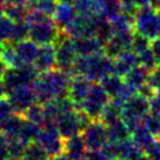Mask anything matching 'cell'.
<instances>
[{
	"label": "cell",
	"instance_id": "34",
	"mask_svg": "<svg viewBox=\"0 0 160 160\" xmlns=\"http://www.w3.org/2000/svg\"><path fill=\"white\" fill-rule=\"evenodd\" d=\"M27 144L20 138H11L8 139V150H10L11 160H19L25 154Z\"/></svg>",
	"mask_w": 160,
	"mask_h": 160
},
{
	"label": "cell",
	"instance_id": "16",
	"mask_svg": "<svg viewBox=\"0 0 160 160\" xmlns=\"http://www.w3.org/2000/svg\"><path fill=\"white\" fill-rule=\"evenodd\" d=\"M13 44L18 59V67L24 65H33L39 51V45H37L30 38Z\"/></svg>",
	"mask_w": 160,
	"mask_h": 160
},
{
	"label": "cell",
	"instance_id": "25",
	"mask_svg": "<svg viewBox=\"0 0 160 160\" xmlns=\"http://www.w3.org/2000/svg\"><path fill=\"white\" fill-rule=\"evenodd\" d=\"M122 107H124V102L117 99H111L102 111L100 119L102 120L106 125H108L115 120L121 119L122 118Z\"/></svg>",
	"mask_w": 160,
	"mask_h": 160
},
{
	"label": "cell",
	"instance_id": "21",
	"mask_svg": "<svg viewBox=\"0 0 160 160\" xmlns=\"http://www.w3.org/2000/svg\"><path fill=\"white\" fill-rule=\"evenodd\" d=\"M148 75H150V71L146 70L141 65H137L124 77V79L134 90L139 91L141 87H144L147 84Z\"/></svg>",
	"mask_w": 160,
	"mask_h": 160
},
{
	"label": "cell",
	"instance_id": "29",
	"mask_svg": "<svg viewBox=\"0 0 160 160\" xmlns=\"http://www.w3.org/2000/svg\"><path fill=\"white\" fill-rule=\"evenodd\" d=\"M22 158H25L26 160H50V155L39 142L33 141L27 145Z\"/></svg>",
	"mask_w": 160,
	"mask_h": 160
},
{
	"label": "cell",
	"instance_id": "24",
	"mask_svg": "<svg viewBox=\"0 0 160 160\" xmlns=\"http://www.w3.org/2000/svg\"><path fill=\"white\" fill-rule=\"evenodd\" d=\"M107 126V134H108V141L113 142H120L122 140L130 138L131 132L128 127L126 126L125 121L122 118L119 120H115L113 122L108 124Z\"/></svg>",
	"mask_w": 160,
	"mask_h": 160
},
{
	"label": "cell",
	"instance_id": "49",
	"mask_svg": "<svg viewBox=\"0 0 160 160\" xmlns=\"http://www.w3.org/2000/svg\"><path fill=\"white\" fill-rule=\"evenodd\" d=\"M6 5H27L26 0H4Z\"/></svg>",
	"mask_w": 160,
	"mask_h": 160
},
{
	"label": "cell",
	"instance_id": "15",
	"mask_svg": "<svg viewBox=\"0 0 160 160\" xmlns=\"http://www.w3.org/2000/svg\"><path fill=\"white\" fill-rule=\"evenodd\" d=\"M33 66L38 70L39 73L48 72L57 68V53H55L54 44L39 46V51L33 62Z\"/></svg>",
	"mask_w": 160,
	"mask_h": 160
},
{
	"label": "cell",
	"instance_id": "31",
	"mask_svg": "<svg viewBox=\"0 0 160 160\" xmlns=\"http://www.w3.org/2000/svg\"><path fill=\"white\" fill-rule=\"evenodd\" d=\"M30 27L31 25L28 24L27 20L14 22L13 28H12V33H11L10 42H18V41L27 39L30 35Z\"/></svg>",
	"mask_w": 160,
	"mask_h": 160
},
{
	"label": "cell",
	"instance_id": "52",
	"mask_svg": "<svg viewBox=\"0 0 160 160\" xmlns=\"http://www.w3.org/2000/svg\"><path fill=\"white\" fill-rule=\"evenodd\" d=\"M152 6H154L157 10L160 11V0H154V2H153V5Z\"/></svg>",
	"mask_w": 160,
	"mask_h": 160
},
{
	"label": "cell",
	"instance_id": "42",
	"mask_svg": "<svg viewBox=\"0 0 160 160\" xmlns=\"http://www.w3.org/2000/svg\"><path fill=\"white\" fill-rule=\"evenodd\" d=\"M0 160H11L8 150V138L0 132Z\"/></svg>",
	"mask_w": 160,
	"mask_h": 160
},
{
	"label": "cell",
	"instance_id": "38",
	"mask_svg": "<svg viewBox=\"0 0 160 160\" xmlns=\"http://www.w3.org/2000/svg\"><path fill=\"white\" fill-rule=\"evenodd\" d=\"M13 25H14V21H12L6 15L0 17V42L1 44L10 41Z\"/></svg>",
	"mask_w": 160,
	"mask_h": 160
},
{
	"label": "cell",
	"instance_id": "35",
	"mask_svg": "<svg viewBox=\"0 0 160 160\" xmlns=\"http://www.w3.org/2000/svg\"><path fill=\"white\" fill-rule=\"evenodd\" d=\"M57 6H58V0H35L28 7L37 8L38 11L42 12L44 14L53 17L55 10H57Z\"/></svg>",
	"mask_w": 160,
	"mask_h": 160
},
{
	"label": "cell",
	"instance_id": "22",
	"mask_svg": "<svg viewBox=\"0 0 160 160\" xmlns=\"http://www.w3.org/2000/svg\"><path fill=\"white\" fill-rule=\"evenodd\" d=\"M100 85L104 87V90L107 92V94L112 98H117L120 94V92L122 91L125 86V79L124 77H120L117 73H111L106 75L105 78L99 81Z\"/></svg>",
	"mask_w": 160,
	"mask_h": 160
},
{
	"label": "cell",
	"instance_id": "40",
	"mask_svg": "<svg viewBox=\"0 0 160 160\" xmlns=\"http://www.w3.org/2000/svg\"><path fill=\"white\" fill-rule=\"evenodd\" d=\"M15 113L13 107L11 105L10 100L6 98H1L0 99V120L5 121L6 119H8L11 115Z\"/></svg>",
	"mask_w": 160,
	"mask_h": 160
},
{
	"label": "cell",
	"instance_id": "17",
	"mask_svg": "<svg viewBox=\"0 0 160 160\" xmlns=\"http://www.w3.org/2000/svg\"><path fill=\"white\" fill-rule=\"evenodd\" d=\"M77 10L74 5L72 2H61L58 1V6L53 14V19L57 22V25L59 26V28L62 32L73 22L77 18Z\"/></svg>",
	"mask_w": 160,
	"mask_h": 160
},
{
	"label": "cell",
	"instance_id": "51",
	"mask_svg": "<svg viewBox=\"0 0 160 160\" xmlns=\"http://www.w3.org/2000/svg\"><path fill=\"white\" fill-rule=\"evenodd\" d=\"M5 1L4 0H0V17H2V15H5Z\"/></svg>",
	"mask_w": 160,
	"mask_h": 160
},
{
	"label": "cell",
	"instance_id": "10",
	"mask_svg": "<svg viewBox=\"0 0 160 160\" xmlns=\"http://www.w3.org/2000/svg\"><path fill=\"white\" fill-rule=\"evenodd\" d=\"M35 141L45 148L50 158L65 153V138L59 133L55 124L42 126Z\"/></svg>",
	"mask_w": 160,
	"mask_h": 160
},
{
	"label": "cell",
	"instance_id": "55",
	"mask_svg": "<svg viewBox=\"0 0 160 160\" xmlns=\"http://www.w3.org/2000/svg\"><path fill=\"white\" fill-rule=\"evenodd\" d=\"M58 1H61V2H73L74 0H58Z\"/></svg>",
	"mask_w": 160,
	"mask_h": 160
},
{
	"label": "cell",
	"instance_id": "14",
	"mask_svg": "<svg viewBox=\"0 0 160 160\" xmlns=\"http://www.w3.org/2000/svg\"><path fill=\"white\" fill-rule=\"evenodd\" d=\"M135 31L131 32H114L107 44L104 47L105 53L108 57L114 59L117 55H119L121 52L130 50L132 46V40Z\"/></svg>",
	"mask_w": 160,
	"mask_h": 160
},
{
	"label": "cell",
	"instance_id": "54",
	"mask_svg": "<svg viewBox=\"0 0 160 160\" xmlns=\"http://www.w3.org/2000/svg\"><path fill=\"white\" fill-rule=\"evenodd\" d=\"M35 0H26V2H27V5L30 6V5H32V4H33V2H34Z\"/></svg>",
	"mask_w": 160,
	"mask_h": 160
},
{
	"label": "cell",
	"instance_id": "30",
	"mask_svg": "<svg viewBox=\"0 0 160 160\" xmlns=\"http://www.w3.org/2000/svg\"><path fill=\"white\" fill-rule=\"evenodd\" d=\"M72 4L79 15L91 17L98 14V0H74Z\"/></svg>",
	"mask_w": 160,
	"mask_h": 160
},
{
	"label": "cell",
	"instance_id": "36",
	"mask_svg": "<svg viewBox=\"0 0 160 160\" xmlns=\"http://www.w3.org/2000/svg\"><path fill=\"white\" fill-rule=\"evenodd\" d=\"M150 47H151V39L146 38L145 35L134 32L131 50L134 51L137 54H140V53H142L144 51L148 50Z\"/></svg>",
	"mask_w": 160,
	"mask_h": 160
},
{
	"label": "cell",
	"instance_id": "18",
	"mask_svg": "<svg viewBox=\"0 0 160 160\" xmlns=\"http://www.w3.org/2000/svg\"><path fill=\"white\" fill-rule=\"evenodd\" d=\"M114 71L120 77H125L134 66L139 65V57L133 50H126L117 55L114 59Z\"/></svg>",
	"mask_w": 160,
	"mask_h": 160
},
{
	"label": "cell",
	"instance_id": "59",
	"mask_svg": "<svg viewBox=\"0 0 160 160\" xmlns=\"http://www.w3.org/2000/svg\"><path fill=\"white\" fill-rule=\"evenodd\" d=\"M159 137H160V135H159Z\"/></svg>",
	"mask_w": 160,
	"mask_h": 160
},
{
	"label": "cell",
	"instance_id": "32",
	"mask_svg": "<svg viewBox=\"0 0 160 160\" xmlns=\"http://www.w3.org/2000/svg\"><path fill=\"white\" fill-rule=\"evenodd\" d=\"M22 115L26 119L31 120V121L35 122L37 125H39L40 127L45 122V110H44V105L40 102H35L34 105H32Z\"/></svg>",
	"mask_w": 160,
	"mask_h": 160
},
{
	"label": "cell",
	"instance_id": "43",
	"mask_svg": "<svg viewBox=\"0 0 160 160\" xmlns=\"http://www.w3.org/2000/svg\"><path fill=\"white\" fill-rule=\"evenodd\" d=\"M145 153L150 160H160V138H157L154 142L146 148Z\"/></svg>",
	"mask_w": 160,
	"mask_h": 160
},
{
	"label": "cell",
	"instance_id": "33",
	"mask_svg": "<svg viewBox=\"0 0 160 160\" xmlns=\"http://www.w3.org/2000/svg\"><path fill=\"white\" fill-rule=\"evenodd\" d=\"M28 10L30 7L27 5H6L5 15L14 22L22 21V20H26Z\"/></svg>",
	"mask_w": 160,
	"mask_h": 160
},
{
	"label": "cell",
	"instance_id": "41",
	"mask_svg": "<svg viewBox=\"0 0 160 160\" xmlns=\"http://www.w3.org/2000/svg\"><path fill=\"white\" fill-rule=\"evenodd\" d=\"M147 84L154 91H160V65H158L154 70L150 72Z\"/></svg>",
	"mask_w": 160,
	"mask_h": 160
},
{
	"label": "cell",
	"instance_id": "56",
	"mask_svg": "<svg viewBox=\"0 0 160 160\" xmlns=\"http://www.w3.org/2000/svg\"><path fill=\"white\" fill-rule=\"evenodd\" d=\"M1 47H2V44L0 42V52H1Z\"/></svg>",
	"mask_w": 160,
	"mask_h": 160
},
{
	"label": "cell",
	"instance_id": "58",
	"mask_svg": "<svg viewBox=\"0 0 160 160\" xmlns=\"http://www.w3.org/2000/svg\"><path fill=\"white\" fill-rule=\"evenodd\" d=\"M19 160H26L25 158H21V159H19Z\"/></svg>",
	"mask_w": 160,
	"mask_h": 160
},
{
	"label": "cell",
	"instance_id": "7",
	"mask_svg": "<svg viewBox=\"0 0 160 160\" xmlns=\"http://www.w3.org/2000/svg\"><path fill=\"white\" fill-rule=\"evenodd\" d=\"M54 45L57 53V68L65 71L70 74L75 60L79 55L75 48L74 39L62 32Z\"/></svg>",
	"mask_w": 160,
	"mask_h": 160
},
{
	"label": "cell",
	"instance_id": "47",
	"mask_svg": "<svg viewBox=\"0 0 160 160\" xmlns=\"http://www.w3.org/2000/svg\"><path fill=\"white\" fill-rule=\"evenodd\" d=\"M7 94H8V91L6 88L5 84H4V80L0 79V99L1 98H6Z\"/></svg>",
	"mask_w": 160,
	"mask_h": 160
},
{
	"label": "cell",
	"instance_id": "9",
	"mask_svg": "<svg viewBox=\"0 0 160 160\" xmlns=\"http://www.w3.org/2000/svg\"><path fill=\"white\" fill-rule=\"evenodd\" d=\"M110 100L111 97L107 94V92L104 90V87L100 85V82L94 81L92 87H91L90 93L84 101V104L81 105L80 110L84 111L92 120L100 119L102 111Z\"/></svg>",
	"mask_w": 160,
	"mask_h": 160
},
{
	"label": "cell",
	"instance_id": "2",
	"mask_svg": "<svg viewBox=\"0 0 160 160\" xmlns=\"http://www.w3.org/2000/svg\"><path fill=\"white\" fill-rule=\"evenodd\" d=\"M114 60L105 52L93 55H78L70 75L86 77L87 79L99 82L106 75L113 73Z\"/></svg>",
	"mask_w": 160,
	"mask_h": 160
},
{
	"label": "cell",
	"instance_id": "48",
	"mask_svg": "<svg viewBox=\"0 0 160 160\" xmlns=\"http://www.w3.org/2000/svg\"><path fill=\"white\" fill-rule=\"evenodd\" d=\"M7 68H8L7 64H6L5 61L0 58V79H2V78H4V75H5Z\"/></svg>",
	"mask_w": 160,
	"mask_h": 160
},
{
	"label": "cell",
	"instance_id": "57",
	"mask_svg": "<svg viewBox=\"0 0 160 160\" xmlns=\"http://www.w3.org/2000/svg\"><path fill=\"white\" fill-rule=\"evenodd\" d=\"M115 160H125V159H122V158H118V159H115Z\"/></svg>",
	"mask_w": 160,
	"mask_h": 160
},
{
	"label": "cell",
	"instance_id": "44",
	"mask_svg": "<svg viewBox=\"0 0 160 160\" xmlns=\"http://www.w3.org/2000/svg\"><path fill=\"white\" fill-rule=\"evenodd\" d=\"M150 112L160 118V91H155L150 98Z\"/></svg>",
	"mask_w": 160,
	"mask_h": 160
},
{
	"label": "cell",
	"instance_id": "13",
	"mask_svg": "<svg viewBox=\"0 0 160 160\" xmlns=\"http://www.w3.org/2000/svg\"><path fill=\"white\" fill-rule=\"evenodd\" d=\"M94 81L87 79L86 77H73L71 79L70 88H68V98L72 100L74 106L80 110L81 105L84 104L87 95L90 93L91 87Z\"/></svg>",
	"mask_w": 160,
	"mask_h": 160
},
{
	"label": "cell",
	"instance_id": "28",
	"mask_svg": "<svg viewBox=\"0 0 160 160\" xmlns=\"http://www.w3.org/2000/svg\"><path fill=\"white\" fill-rule=\"evenodd\" d=\"M40 130H41V127L39 125H37L35 122L25 118L18 138H20L22 141H25L26 144L28 145L30 142H33V141L37 140V138H38V135L40 133Z\"/></svg>",
	"mask_w": 160,
	"mask_h": 160
},
{
	"label": "cell",
	"instance_id": "4",
	"mask_svg": "<svg viewBox=\"0 0 160 160\" xmlns=\"http://www.w3.org/2000/svg\"><path fill=\"white\" fill-rule=\"evenodd\" d=\"M134 31L153 40L160 37V11L154 6H145L135 12Z\"/></svg>",
	"mask_w": 160,
	"mask_h": 160
},
{
	"label": "cell",
	"instance_id": "20",
	"mask_svg": "<svg viewBox=\"0 0 160 160\" xmlns=\"http://www.w3.org/2000/svg\"><path fill=\"white\" fill-rule=\"evenodd\" d=\"M75 48L79 55H93L105 52V45L97 37H85L74 39Z\"/></svg>",
	"mask_w": 160,
	"mask_h": 160
},
{
	"label": "cell",
	"instance_id": "19",
	"mask_svg": "<svg viewBox=\"0 0 160 160\" xmlns=\"http://www.w3.org/2000/svg\"><path fill=\"white\" fill-rule=\"evenodd\" d=\"M87 151L88 148L81 134L65 139V153L71 160H82Z\"/></svg>",
	"mask_w": 160,
	"mask_h": 160
},
{
	"label": "cell",
	"instance_id": "26",
	"mask_svg": "<svg viewBox=\"0 0 160 160\" xmlns=\"http://www.w3.org/2000/svg\"><path fill=\"white\" fill-rule=\"evenodd\" d=\"M25 117L19 113H13L8 119L4 121V127H2V133L8 138H17L19 137L22 124H24Z\"/></svg>",
	"mask_w": 160,
	"mask_h": 160
},
{
	"label": "cell",
	"instance_id": "11",
	"mask_svg": "<svg viewBox=\"0 0 160 160\" xmlns=\"http://www.w3.org/2000/svg\"><path fill=\"white\" fill-rule=\"evenodd\" d=\"M88 150H101L108 141L107 126L101 119L92 120L81 132Z\"/></svg>",
	"mask_w": 160,
	"mask_h": 160
},
{
	"label": "cell",
	"instance_id": "5",
	"mask_svg": "<svg viewBox=\"0 0 160 160\" xmlns=\"http://www.w3.org/2000/svg\"><path fill=\"white\" fill-rule=\"evenodd\" d=\"M150 112V99L137 92L122 107V120L132 133L142 122V118Z\"/></svg>",
	"mask_w": 160,
	"mask_h": 160
},
{
	"label": "cell",
	"instance_id": "1",
	"mask_svg": "<svg viewBox=\"0 0 160 160\" xmlns=\"http://www.w3.org/2000/svg\"><path fill=\"white\" fill-rule=\"evenodd\" d=\"M71 77L67 72L54 68L48 72L40 73L39 77L32 82V90L40 104H45L53 99L68 97Z\"/></svg>",
	"mask_w": 160,
	"mask_h": 160
},
{
	"label": "cell",
	"instance_id": "12",
	"mask_svg": "<svg viewBox=\"0 0 160 160\" xmlns=\"http://www.w3.org/2000/svg\"><path fill=\"white\" fill-rule=\"evenodd\" d=\"M7 99L10 100L15 113L19 114H24L31 106L38 102L37 97L31 86H21L11 91L7 94Z\"/></svg>",
	"mask_w": 160,
	"mask_h": 160
},
{
	"label": "cell",
	"instance_id": "45",
	"mask_svg": "<svg viewBox=\"0 0 160 160\" xmlns=\"http://www.w3.org/2000/svg\"><path fill=\"white\" fill-rule=\"evenodd\" d=\"M82 160H107L101 150H88Z\"/></svg>",
	"mask_w": 160,
	"mask_h": 160
},
{
	"label": "cell",
	"instance_id": "3",
	"mask_svg": "<svg viewBox=\"0 0 160 160\" xmlns=\"http://www.w3.org/2000/svg\"><path fill=\"white\" fill-rule=\"evenodd\" d=\"M92 119L84 111L73 108V110L62 112L58 115L55 120V125L59 133L65 139L77 134H81L86 126L90 124Z\"/></svg>",
	"mask_w": 160,
	"mask_h": 160
},
{
	"label": "cell",
	"instance_id": "6",
	"mask_svg": "<svg viewBox=\"0 0 160 160\" xmlns=\"http://www.w3.org/2000/svg\"><path fill=\"white\" fill-rule=\"evenodd\" d=\"M61 33L62 31L57 25L54 19L52 17H46L34 24H31L28 38L33 40L37 45L42 46L55 44Z\"/></svg>",
	"mask_w": 160,
	"mask_h": 160
},
{
	"label": "cell",
	"instance_id": "39",
	"mask_svg": "<svg viewBox=\"0 0 160 160\" xmlns=\"http://www.w3.org/2000/svg\"><path fill=\"white\" fill-rule=\"evenodd\" d=\"M138 57H139V65L145 67L146 70H148L150 72L152 70H154L155 67L159 65L157 59H155L154 54H153V52L151 50V47L148 50L144 51L142 53L138 54Z\"/></svg>",
	"mask_w": 160,
	"mask_h": 160
},
{
	"label": "cell",
	"instance_id": "46",
	"mask_svg": "<svg viewBox=\"0 0 160 160\" xmlns=\"http://www.w3.org/2000/svg\"><path fill=\"white\" fill-rule=\"evenodd\" d=\"M151 50L153 52V54H154L158 64L160 65V37L151 40Z\"/></svg>",
	"mask_w": 160,
	"mask_h": 160
},
{
	"label": "cell",
	"instance_id": "27",
	"mask_svg": "<svg viewBox=\"0 0 160 160\" xmlns=\"http://www.w3.org/2000/svg\"><path fill=\"white\" fill-rule=\"evenodd\" d=\"M131 135H132V139L134 140L135 144L139 146L140 148H142L144 151L146 148H148L155 141V139L158 138L154 134H152L150 131L144 126L142 122L131 133Z\"/></svg>",
	"mask_w": 160,
	"mask_h": 160
},
{
	"label": "cell",
	"instance_id": "53",
	"mask_svg": "<svg viewBox=\"0 0 160 160\" xmlns=\"http://www.w3.org/2000/svg\"><path fill=\"white\" fill-rule=\"evenodd\" d=\"M2 127H4V121L0 120V132H2Z\"/></svg>",
	"mask_w": 160,
	"mask_h": 160
},
{
	"label": "cell",
	"instance_id": "37",
	"mask_svg": "<svg viewBox=\"0 0 160 160\" xmlns=\"http://www.w3.org/2000/svg\"><path fill=\"white\" fill-rule=\"evenodd\" d=\"M142 124L147 130L150 131L152 134L159 138L160 135V118L154 115L153 113L148 112L147 114L142 118Z\"/></svg>",
	"mask_w": 160,
	"mask_h": 160
},
{
	"label": "cell",
	"instance_id": "8",
	"mask_svg": "<svg viewBox=\"0 0 160 160\" xmlns=\"http://www.w3.org/2000/svg\"><path fill=\"white\" fill-rule=\"evenodd\" d=\"M39 72L33 65H24L20 67H8L4 75V84L8 92L21 86H31L39 77Z\"/></svg>",
	"mask_w": 160,
	"mask_h": 160
},
{
	"label": "cell",
	"instance_id": "23",
	"mask_svg": "<svg viewBox=\"0 0 160 160\" xmlns=\"http://www.w3.org/2000/svg\"><path fill=\"white\" fill-rule=\"evenodd\" d=\"M124 12L121 0H98V14H101L106 19H115Z\"/></svg>",
	"mask_w": 160,
	"mask_h": 160
},
{
	"label": "cell",
	"instance_id": "50",
	"mask_svg": "<svg viewBox=\"0 0 160 160\" xmlns=\"http://www.w3.org/2000/svg\"><path fill=\"white\" fill-rule=\"evenodd\" d=\"M50 160H71L66 153H61V154L54 155V157H51Z\"/></svg>",
	"mask_w": 160,
	"mask_h": 160
}]
</instances>
